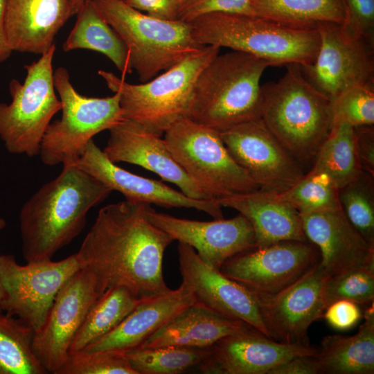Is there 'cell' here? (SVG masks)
Returning <instances> with one entry per match:
<instances>
[{
	"mask_svg": "<svg viewBox=\"0 0 374 374\" xmlns=\"http://www.w3.org/2000/svg\"><path fill=\"white\" fill-rule=\"evenodd\" d=\"M222 207L235 209L253 228L257 247L285 240L308 241L300 213L277 193L260 188L231 194L217 199Z\"/></svg>",
	"mask_w": 374,
	"mask_h": 374,
	"instance_id": "25",
	"label": "cell"
},
{
	"mask_svg": "<svg viewBox=\"0 0 374 374\" xmlns=\"http://www.w3.org/2000/svg\"><path fill=\"white\" fill-rule=\"evenodd\" d=\"M268 66L241 51L218 53L196 80L188 118L219 132L260 118V79Z\"/></svg>",
	"mask_w": 374,
	"mask_h": 374,
	"instance_id": "5",
	"label": "cell"
},
{
	"mask_svg": "<svg viewBox=\"0 0 374 374\" xmlns=\"http://www.w3.org/2000/svg\"><path fill=\"white\" fill-rule=\"evenodd\" d=\"M33 330L0 311V374H46L32 349Z\"/></svg>",
	"mask_w": 374,
	"mask_h": 374,
	"instance_id": "32",
	"label": "cell"
},
{
	"mask_svg": "<svg viewBox=\"0 0 374 374\" xmlns=\"http://www.w3.org/2000/svg\"><path fill=\"white\" fill-rule=\"evenodd\" d=\"M357 154L364 171L374 176L373 125L355 127Z\"/></svg>",
	"mask_w": 374,
	"mask_h": 374,
	"instance_id": "42",
	"label": "cell"
},
{
	"mask_svg": "<svg viewBox=\"0 0 374 374\" xmlns=\"http://www.w3.org/2000/svg\"><path fill=\"white\" fill-rule=\"evenodd\" d=\"M314 163L333 178L339 189L359 177L363 169L357 154L355 127L340 123L332 125Z\"/></svg>",
	"mask_w": 374,
	"mask_h": 374,
	"instance_id": "31",
	"label": "cell"
},
{
	"mask_svg": "<svg viewBox=\"0 0 374 374\" xmlns=\"http://www.w3.org/2000/svg\"><path fill=\"white\" fill-rule=\"evenodd\" d=\"M374 176L365 171L339 189V202L344 215L374 246Z\"/></svg>",
	"mask_w": 374,
	"mask_h": 374,
	"instance_id": "35",
	"label": "cell"
},
{
	"mask_svg": "<svg viewBox=\"0 0 374 374\" xmlns=\"http://www.w3.org/2000/svg\"><path fill=\"white\" fill-rule=\"evenodd\" d=\"M364 322L352 336L324 337L316 355L320 374L374 373V305L366 306Z\"/></svg>",
	"mask_w": 374,
	"mask_h": 374,
	"instance_id": "27",
	"label": "cell"
},
{
	"mask_svg": "<svg viewBox=\"0 0 374 374\" xmlns=\"http://www.w3.org/2000/svg\"><path fill=\"white\" fill-rule=\"evenodd\" d=\"M251 0H179L176 19L190 22L212 12L251 15Z\"/></svg>",
	"mask_w": 374,
	"mask_h": 374,
	"instance_id": "40",
	"label": "cell"
},
{
	"mask_svg": "<svg viewBox=\"0 0 374 374\" xmlns=\"http://www.w3.org/2000/svg\"><path fill=\"white\" fill-rule=\"evenodd\" d=\"M150 204L128 200L99 211L76 253L102 293L123 286L141 298L168 291L163 274L166 248L174 241L148 217Z\"/></svg>",
	"mask_w": 374,
	"mask_h": 374,
	"instance_id": "1",
	"label": "cell"
},
{
	"mask_svg": "<svg viewBox=\"0 0 374 374\" xmlns=\"http://www.w3.org/2000/svg\"><path fill=\"white\" fill-rule=\"evenodd\" d=\"M328 278L317 264L304 276L271 295L254 293L268 337L284 344H309L310 325L323 317Z\"/></svg>",
	"mask_w": 374,
	"mask_h": 374,
	"instance_id": "16",
	"label": "cell"
},
{
	"mask_svg": "<svg viewBox=\"0 0 374 374\" xmlns=\"http://www.w3.org/2000/svg\"><path fill=\"white\" fill-rule=\"evenodd\" d=\"M276 82L262 86L261 116L265 125L299 163L314 160L332 127L330 100L289 64Z\"/></svg>",
	"mask_w": 374,
	"mask_h": 374,
	"instance_id": "4",
	"label": "cell"
},
{
	"mask_svg": "<svg viewBox=\"0 0 374 374\" xmlns=\"http://www.w3.org/2000/svg\"><path fill=\"white\" fill-rule=\"evenodd\" d=\"M196 302L193 292L183 282L177 289L144 296L115 328L82 350H114L125 353L136 348L164 324Z\"/></svg>",
	"mask_w": 374,
	"mask_h": 374,
	"instance_id": "23",
	"label": "cell"
},
{
	"mask_svg": "<svg viewBox=\"0 0 374 374\" xmlns=\"http://www.w3.org/2000/svg\"><path fill=\"white\" fill-rule=\"evenodd\" d=\"M7 0H0V63L6 60L13 51L10 46L5 28Z\"/></svg>",
	"mask_w": 374,
	"mask_h": 374,
	"instance_id": "45",
	"label": "cell"
},
{
	"mask_svg": "<svg viewBox=\"0 0 374 374\" xmlns=\"http://www.w3.org/2000/svg\"><path fill=\"white\" fill-rule=\"evenodd\" d=\"M320 46L314 61L301 66L305 78L330 101L355 85L374 84V42L345 37L340 25L317 26Z\"/></svg>",
	"mask_w": 374,
	"mask_h": 374,
	"instance_id": "14",
	"label": "cell"
},
{
	"mask_svg": "<svg viewBox=\"0 0 374 374\" xmlns=\"http://www.w3.org/2000/svg\"><path fill=\"white\" fill-rule=\"evenodd\" d=\"M190 23L198 44L241 51L269 66L310 64L320 46L317 26H294L253 15L212 12Z\"/></svg>",
	"mask_w": 374,
	"mask_h": 374,
	"instance_id": "3",
	"label": "cell"
},
{
	"mask_svg": "<svg viewBox=\"0 0 374 374\" xmlns=\"http://www.w3.org/2000/svg\"><path fill=\"white\" fill-rule=\"evenodd\" d=\"M148 217L174 240L193 248L202 260L218 270L231 257L257 247L253 228L240 213L227 220L199 221L159 213L150 205Z\"/></svg>",
	"mask_w": 374,
	"mask_h": 374,
	"instance_id": "17",
	"label": "cell"
},
{
	"mask_svg": "<svg viewBox=\"0 0 374 374\" xmlns=\"http://www.w3.org/2000/svg\"><path fill=\"white\" fill-rule=\"evenodd\" d=\"M300 215L306 238L319 249V267L328 278L374 266V246L353 227L341 208Z\"/></svg>",
	"mask_w": 374,
	"mask_h": 374,
	"instance_id": "22",
	"label": "cell"
},
{
	"mask_svg": "<svg viewBox=\"0 0 374 374\" xmlns=\"http://www.w3.org/2000/svg\"><path fill=\"white\" fill-rule=\"evenodd\" d=\"M53 81L62 103V116L49 124L39 154L46 166L73 165L96 134L110 130L124 119L123 109L117 93L105 98L80 94L64 67L55 69Z\"/></svg>",
	"mask_w": 374,
	"mask_h": 374,
	"instance_id": "8",
	"label": "cell"
},
{
	"mask_svg": "<svg viewBox=\"0 0 374 374\" xmlns=\"http://www.w3.org/2000/svg\"><path fill=\"white\" fill-rule=\"evenodd\" d=\"M332 125L346 123L354 127L374 124V84L350 87L330 101Z\"/></svg>",
	"mask_w": 374,
	"mask_h": 374,
	"instance_id": "36",
	"label": "cell"
},
{
	"mask_svg": "<svg viewBox=\"0 0 374 374\" xmlns=\"http://www.w3.org/2000/svg\"><path fill=\"white\" fill-rule=\"evenodd\" d=\"M93 1L125 42L132 68L143 82L204 46L194 39L190 22L157 18L123 0Z\"/></svg>",
	"mask_w": 374,
	"mask_h": 374,
	"instance_id": "7",
	"label": "cell"
},
{
	"mask_svg": "<svg viewBox=\"0 0 374 374\" xmlns=\"http://www.w3.org/2000/svg\"><path fill=\"white\" fill-rule=\"evenodd\" d=\"M95 276L80 269L59 290L32 349L48 373L56 374L70 353L72 341L89 310L102 294Z\"/></svg>",
	"mask_w": 374,
	"mask_h": 374,
	"instance_id": "13",
	"label": "cell"
},
{
	"mask_svg": "<svg viewBox=\"0 0 374 374\" xmlns=\"http://www.w3.org/2000/svg\"><path fill=\"white\" fill-rule=\"evenodd\" d=\"M164 135L175 161L212 198L259 188L231 157L218 130L183 118Z\"/></svg>",
	"mask_w": 374,
	"mask_h": 374,
	"instance_id": "10",
	"label": "cell"
},
{
	"mask_svg": "<svg viewBox=\"0 0 374 374\" xmlns=\"http://www.w3.org/2000/svg\"><path fill=\"white\" fill-rule=\"evenodd\" d=\"M251 15L288 25L316 27L320 23L341 25V0H251Z\"/></svg>",
	"mask_w": 374,
	"mask_h": 374,
	"instance_id": "30",
	"label": "cell"
},
{
	"mask_svg": "<svg viewBox=\"0 0 374 374\" xmlns=\"http://www.w3.org/2000/svg\"><path fill=\"white\" fill-rule=\"evenodd\" d=\"M316 355L296 356L274 367L267 374H320Z\"/></svg>",
	"mask_w": 374,
	"mask_h": 374,
	"instance_id": "44",
	"label": "cell"
},
{
	"mask_svg": "<svg viewBox=\"0 0 374 374\" xmlns=\"http://www.w3.org/2000/svg\"><path fill=\"white\" fill-rule=\"evenodd\" d=\"M112 190L75 165H65L23 205L19 213L22 253L27 262L51 260L83 230L89 211Z\"/></svg>",
	"mask_w": 374,
	"mask_h": 374,
	"instance_id": "2",
	"label": "cell"
},
{
	"mask_svg": "<svg viewBox=\"0 0 374 374\" xmlns=\"http://www.w3.org/2000/svg\"><path fill=\"white\" fill-rule=\"evenodd\" d=\"M208 348L138 347L125 353L136 374H178L202 362L208 355Z\"/></svg>",
	"mask_w": 374,
	"mask_h": 374,
	"instance_id": "33",
	"label": "cell"
},
{
	"mask_svg": "<svg viewBox=\"0 0 374 374\" xmlns=\"http://www.w3.org/2000/svg\"><path fill=\"white\" fill-rule=\"evenodd\" d=\"M320 253L310 241L285 240L239 253L220 271L252 292L276 294L319 264Z\"/></svg>",
	"mask_w": 374,
	"mask_h": 374,
	"instance_id": "12",
	"label": "cell"
},
{
	"mask_svg": "<svg viewBox=\"0 0 374 374\" xmlns=\"http://www.w3.org/2000/svg\"><path fill=\"white\" fill-rule=\"evenodd\" d=\"M250 326L244 321L223 317L196 302L158 329L139 347L208 348L222 337Z\"/></svg>",
	"mask_w": 374,
	"mask_h": 374,
	"instance_id": "26",
	"label": "cell"
},
{
	"mask_svg": "<svg viewBox=\"0 0 374 374\" xmlns=\"http://www.w3.org/2000/svg\"><path fill=\"white\" fill-rule=\"evenodd\" d=\"M318 352V347L310 344L274 341L250 326L216 341L198 366L202 373L209 374H267L292 357Z\"/></svg>",
	"mask_w": 374,
	"mask_h": 374,
	"instance_id": "18",
	"label": "cell"
},
{
	"mask_svg": "<svg viewBox=\"0 0 374 374\" xmlns=\"http://www.w3.org/2000/svg\"><path fill=\"white\" fill-rule=\"evenodd\" d=\"M123 286L107 289L89 310L75 334L69 353L83 350L115 328L141 301Z\"/></svg>",
	"mask_w": 374,
	"mask_h": 374,
	"instance_id": "29",
	"label": "cell"
},
{
	"mask_svg": "<svg viewBox=\"0 0 374 374\" xmlns=\"http://www.w3.org/2000/svg\"><path fill=\"white\" fill-rule=\"evenodd\" d=\"M230 154L259 188L282 193L294 186L304 173L261 118L220 132Z\"/></svg>",
	"mask_w": 374,
	"mask_h": 374,
	"instance_id": "15",
	"label": "cell"
},
{
	"mask_svg": "<svg viewBox=\"0 0 374 374\" xmlns=\"http://www.w3.org/2000/svg\"><path fill=\"white\" fill-rule=\"evenodd\" d=\"M125 3L136 10L157 18L177 19L179 0H126Z\"/></svg>",
	"mask_w": 374,
	"mask_h": 374,
	"instance_id": "43",
	"label": "cell"
},
{
	"mask_svg": "<svg viewBox=\"0 0 374 374\" xmlns=\"http://www.w3.org/2000/svg\"><path fill=\"white\" fill-rule=\"evenodd\" d=\"M71 16L70 0H7L8 44L13 51L42 55Z\"/></svg>",
	"mask_w": 374,
	"mask_h": 374,
	"instance_id": "24",
	"label": "cell"
},
{
	"mask_svg": "<svg viewBox=\"0 0 374 374\" xmlns=\"http://www.w3.org/2000/svg\"><path fill=\"white\" fill-rule=\"evenodd\" d=\"M109 131L103 152L112 162H126L153 172L190 198L214 199L175 161L161 136L125 119Z\"/></svg>",
	"mask_w": 374,
	"mask_h": 374,
	"instance_id": "20",
	"label": "cell"
},
{
	"mask_svg": "<svg viewBox=\"0 0 374 374\" xmlns=\"http://www.w3.org/2000/svg\"><path fill=\"white\" fill-rule=\"evenodd\" d=\"M177 249L182 282L197 302L223 317L244 321L269 337L251 291L206 264L189 245L179 242Z\"/></svg>",
	"mask_w": 374,
	"mask_h": 374,
	"instance_id": "19",
	"label": "cell"
},
{
	"mask_svg": "<svg viewBox=\"0 0 374 374\" xmlns=\"http://www.w3.org/2000/svg\"><path fill=\"white\" fill-rule=\"evenodd\" d=\"M323 317L332 328L344 331L352 328L361 320L363 311L358 304L341 299L328 305Z\"/></svg>",
	"mask_w": 374,
	"mask_h": 374,
	"instance_id": "41",
	"label": "cell"
},
{
	"mask_svg": "<svg viewBox=\"0 0 374 374\" xmlns=\"http://www.w3.org/2000/svg\"><path fill=\"white\" fill-rule=\"evenodd\" d=\"M220 50L217 46H204L142 84H130L109 71L98 73L108 88L118 93L123 118L161 136L175 122L189 117L196 80Z\"/></svg>",
	"mask_w": 374,
	"mask_h": 374,
	"instance_id": "6",
	"label": "cell"
},
{
	"mask_svg": "<svg viewBox=\"0 0 374 374\" xmlns=\"http://www.w3.org/2000/svg\"><path fill=\"white\" fill-rule=\"evenodd\" d=\"M6 222L5 220L2 217H0V231L6 226ZM3 298V291L0 283V311L1 310V303Z\"/></svg>",
	"mask_w": 374,
	"mask_h": 374,
	"instance_id": "47",
	"label": "cell"
},
{
	"mask_svg": "<svg viewBox=\"0 0 374 374\" xmlns=\"http://www.w3.org/2000/svg\"><path fill=\"white\" fill-rule=\"evenodd\" d=\"M55 51L54 44L37 61L25 65L24 82L13 79L9 84L11 102L0 103V139L12 154H39L52 118L62 109L53 81Z\"/></svg>",
	"mask_w": 374,
	"mask_h": 374,
	"instance_id": "9",
	"label": "cell"
},
{
	"mask_svg": "<svg viewBox=\"0 0 374 374\" xmlns=\"http://www.w3.org/2000/svg\"><path fill=\"white\" fill-rule=\"evenodd\" d=\"M62 45L64 51L89 49L107 56L125 78L132 73L129 51L118 33L105 21L93 0H86Z\"/></svg>",
	"mask_w": 374,
	"mask_h": 374,
	"instance_id": "28",
	"label": "cell"
},
{
	"mask_svg": "<svg viewBox=\"0 0 374 374\" xmlns=\"http://www.w3.org/2000/svg\"><path fill=\"white\" fill-rule=\"evenodd\" d=\"M56 374H136L124 352L105 350L70 353Z\"/></svg>",
	"mask_w": 374,
	"mask_h": 374,
	"instance_id": "38",
	"label": "cell"
},
{
	"mask_svg": "<svg viewBox=\"0 0 374 374\" xmlns=\"http://www.w3.org/2000/svg\"><path fill=\"white\" fill-rule=\"evenodd\" d=\"M86 0H70L72 15L78 12L83 3ZM125 1L126 0H123Z\"/></svg>",
	"mask_w": 374,
	"mask_h": 374,
	"instance_id": "46",
	"label": "cell"
},
{
	"mask_svg": "<svg viewBox=\"0 0 374 374\" xmlns=\"http://www.w3.org/2000/svg\"><path fill=\"white\" fill-rule=\"evenodd\" d=\"M278 195L300 214L340 208L336 182L328 172L316 165L294 186Z\"/></svg>",
	"mask_w": 374,
	"mask_h": 374,
	"instance_id": "34",
	"label": "cell"
},
{
	"mask_svg": "<svg viewBox=\"0 0 374 374\" xmlns=\"http://www.w3.org/2000/svg\"><path fill=\"white\" fill-rule=\"evenodd\" d=\"M80 269L76 253L21 265L10 254L0 255V283L3 291L1 310L18 317L34 332L44 323L59 290Z\"/></svg>",
	"mask_w": 374,
	"mask_h": 374,
	"instance_id": "11",
	"label": "cell"
},
{
	"mask_svg": "<svg viewBox=\"0 0 374 374\" xmlns=\"http://www.w3.org/2000/svg\"><path fill=\"white\" fill-rule=\"evenodd\" d=\"M73 165L94 177L112 190L118 191L126 200L166 208H194L213 219L224 218L222 206L217 199H193L160 181L132 173L112 162L93 139Z\"/></svg>",
	"mask_w": 374,
	"mask_h": 374,
	"instance_id": "21",
	"label": "cell"
},
{
	"mask_svg": "<svg viewBox=\"0 0 374 374\" xmlns=\"http://www.w3.org/2000/svg\"><path fill=\"white\" fill-rule=\"evenodd\" d=\"M326 308L337 300H348L360 306L374 302V266L355 269L328 278L325 286Z\"/></svg>",
	"mask_w": 374,
	"mask_h": 374,
	"instance_id": "37",
	"label": "cell"
},
{
	"mask_svg": "<svg viewBox=\"0 0 374 374\" xmlns=\"http://www.w3.org/2000/svg\"><path fill=\"white\" fill-rule=\"evenodd\" d=\"M344 21L340 28L350 39L365 38L374 42V0H341Z\"/></svg>",
	"mask_w": 374,
	"mask_h": 374,
	"instance_id": "39",
	"label": "cell"
}]
</instances>
